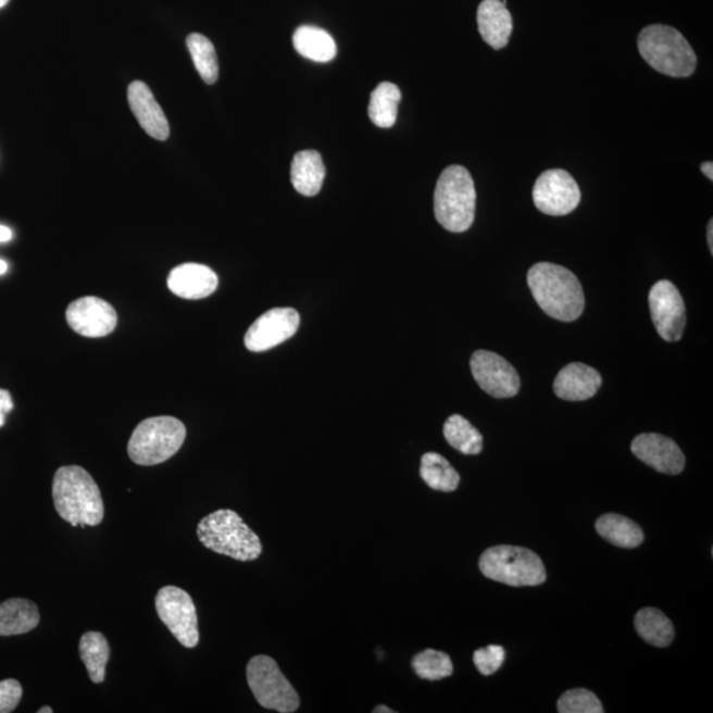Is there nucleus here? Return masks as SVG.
<instances>
[{
  "label": "nucleus",
  "instance_id": "1",
  "mask_svg": "<svg viewBox=\"0 0 713 713\" xmlns=\"http://www.w3.org/2000/svg\"><path fill=\"white\" fill-rule=\"evenodd\" d=\"M527 283L535 301L550 317L571 323L581 316L586 299L581 283L570 270L540 262L528 270Z\"/></svg>",
  "mask_w": 713,
  "mask_h": 713
},
{
  "label": "nucleus",
  "instance_id": "2",
  "mask_svg": "<svg viewBox=\"0 0 713 713\" xmlns=\"http://www.w3.org/2000/svg\"><path fill=\"white\" fill-rule=\"evenodd\" d=\"M52 496L57 512L72 526L102 524L104 508L95 478L82 466H63L53 478Z\"/></svg>",
  "mask_w": 713,
  "mask_h": 713
},
{
  "label": "nucleus",
  "instance_id": "3",
  "mask_svg": "<svg viewBox=\"0 0 713 713\" xmlns=\"http://www.w3.org/2000/svg\"><path fill=\"white\" fill-rule=\"evenodd\" d=\"M198 537L208 550L216 554L251 562L263 551L260 537L230 509H221L200 521Z\"/></svg>",
  "mask_w": 713,
  "mask_h": 713
},
{
  "label": "nucleus",
  "instance_id": "4",
  "mask_svg": "<svg viewBox=\"0 0 713 713\" xmlns=\"http://www.w3.org/2000/svg\"><path fill=\"white\" fill-rule=\"evenodd\" d=\"M476 199L475 182L470 171L451 165L441 172L436 184L435 217L446 230L464 233L475 221Z\"/></svg>",
  "mask_w": 713,
  "mask_h": 713
},
{
  "label": "nucleus",
  "instance_id": "5",
  "mask_svg": "<svg viewBox=\"0 0 713 713\" xmlns=\"http://www.w3.org/2000/svg\"><path fill=\"white\" fill-rule=\"evenodd\" d=\"M637 45L645 61L662 75L685 78L697 70V54L678 29L653 24L641 30Z\"/></svg>",
  "mask_w": 713,
  "mask_h": 713
},
{
  "label": "nucleus",
  "instance_id": "6",
  "mask_svg": "<svg viewBox=\"0 0 713 713\" xmlns=\"http://www.w3.org/2000/svg\"><path fill=\"white\" fill-rule=\"evenodd\" d=\"M186 438L187 428L176 417H149L135 428L128 441V456L138 465L162 464L175 456Z\"/></svg>",
  "mask_w": 713,
  "mask_h": 713
},
{
  "label": "nucleus",
  "instance_id": "7",
  "mask_svg": "<svg viewBox=\"0 0 713 713\" xmlns=\"http://www.w3.org/2000/svg\"><path fill=\"white\" fill-rule=\"evenodd\" d=\"M485 577L510 587H535L546 581V567L535 552L524 547H490L479 558Z\"/></svg>",
  "mask_w": 713,
  "mask_h": 713
},
{
  "label": "nucleus",
  "instance_id": "8",
  "mask_svg": "<svg viewBox=\"0 0 713 713\" xmlns=\"http://www.w3.org/2000/svg\"><path fill=\"white\" fill-rule=\"evenodd\" d=\"M246 678L257 702L263 709L292 713L298 711L300 699L297 690L280 672L278 663L267 655L251 658Z\"/></svg>",
  "mask_w": 713,
  "mask_h": 713
},
{
  "label": "nucleus",
  "instance_id": "9",
  "mask_svg": "<svg viewBox=\"0 0 713 713\" xmlns=\"http://www.w3.org/2000/svg\"><path fill=\"white\" fill-rule=\"evenodd\" d=\"M155 606L158 616L178 642L188 649L200 642L198 612L192 598L182 588L168 586L160 589Z\"/></svg>",
  "mask_w": 713,
  "mask_h": 713
},
{
  "label": "nucleus",
  "instance_id": "10",
  "mask_svg": "<svg viewBox=\"0 0 713 713\" xmlns=\"http://www.w3.org/2000/svg\"><path fill=\"white\" fill-rule=\"evenodd\" d=\"M533 200L538 211L549 216H565L580 204V188L564 170L543 172L535 182Z\"/></svg>",
  "mask_w": 713,
  "mask_h": 713
},
{
  "label": "nucleus",
  "instance_id": "11",
  "mask_svg": "<svg viewBox=\"0 0 713 713\" xmlns=\"http://www.w3.org/2000/svg\"><path fill=\"white\" fill-rule=\"evenodd\" d=\"M651 318L658 334L668 342L679 341L687 323L685 300L672 282L655 283L649 293Z\"/></svg>",
  "mask_w": 713,
  "mask_h": 713
},
{
  "label": "nucleus",
  "instance_id": "12",
  "mask_svg": "<svg viewBox=\"0 0 713 713\" xmlns=\"http://www.w3.org/2000/svg\"><path fill=\"white\" fill-rule=\"evenodd\" d=\"M473 378L485 392L497 399L518 395L521 379L510 362L488 350H477L471 359Z\"/></svg>",
  "mask_w": 713,
  "mask_h": 713
},
{
  "label": "nucleus",
  "instance_id": "13",
  "mask_svg": "<svg viewBox=\"0 0 713 713\" xmlns=\"http://www.w3.org/2000/svg\"><path fill=\"white\" fill-rule=\"evenodd\" d=\"M299 324L300 316L297 310H270L246 332L245 346L250 352H266L297 334Z\"/></svg>",
  "mask_w": 713,
  "mask_h": 713
},
{
  "label": "nucleus",
  "instance_id": "14",
  "mask_svg": "<svg viewBox=\"0 0 713 713\" xmlns=\"http://www.w3.org/2000/svg\"><path fill=\"white\" fill-rule=\"evenodd\" d=\"M66 322L78 335L97 338L112 334L118 323V316L108 301L85 297L67 307Z\"/></svg>",
  "mask_w": 713,
  "mask_h": 713
},
{
  "label": "nucleus",
  "instance_id": "15",
  "mask_svg": "<svg viewBox=\"0 0 713 713\" xmlns=\"http://www.w3.org/2000/svg\"><path fill=\"white\" fill-rule=\"evenodd\" d=\"M631 452L645 464L665 475H679L686 458L676 442L660 434H641L631 442Z\"/></svg>",
  "mask_w": 713,
  "mask_h": 713
},
{
  "label": "nucleus",
  "instance_id": "16",
  "mask_svg": "<svg viewBox=\"0 0 713 713\" xmlns=\"http://www.w3.org/2000/svg\"><path fill=\"white\" fill-rule=\"evenodd\" d=\"M168 288L183 299L199 300L217 290L218 276L212 268L199 263H186L172 270Z\"/></svg>",
  "mask_w": 713,
  "mask_h": 713
},
{
  "label": "nucleus",
  "instance_id": "17",
  "mask_svg": "<svg viewBox=\"0 0 713 713\" xmlns=\"http://www.w3.org/2000/svg\"><path fill=\"white\" fill-rule=\"evenodd\" d=\"M127 98L141 128L153 139L167 140L170 123L149 86L141 82H134L128 86Z\"/></svg>",
  "mask_w": 713,
  "mask_h": 713
},
{
  "label": "nucleus",
  "instance_id": "18",
  "mask_svg": "<svg viewBox=\"0 0 713 713\" xmlns=\"http://www.w3.org/2000/svg\"><path fill=\"white\" fill-rule=\"evenodd\" d=\"M478 33L488 46L500 51L509 45L513 17L506 0H483L477 10Z\"/></svg>",
  "mask_w": 713,
  "mask_h": 713
},
{
  "label": "nucleus",
  "instance_id": "19",
  "mask_svg": "<svg viewBox=\"0 0 713 713\" xmlns=\"http://www.w3.org/2000/svg\"><path fill=\"white\" fill-rule=\"evenodd\" d=\"M601 385L602 378L596 368L575 362L559 372L554 391L564 401L581 402L595 397Z\"/></svg>",
  "mask_w": 713,
  "mask_h": 713
},
{
  "label": "nucleus",
  "instance_id": "20",
  "mask_svg": "<svg viewBox=\"0 0 713 713\" xmlns=\"http://www.w3.org/2000/svg\"><path fill=\"white\" fill-rule=\"evenodd\" d=\"M325 178V165L317 151H300L291 164V183L300 195L312 198L322 190Z\"/></svg>",
  "mask_w": 713,
  "mask_h": 713
},
{
  "label": "nucleus",
  "instance_id": "21",
  "mask_svg": "<svg viewBox=\"0 0 713 713\" xmlns=\"http://www.w3.org/2000/svg\"><path fill=\"white\" fill-rule=\"evenodd\" d=\"M40 614L35 602L11 599L0 604V636H20L38 626Z\"/></svg>",
  "mask_w": 713,
  "mask_h": 713
},
{
  "label": "nucleus",
  "instance_id": "22",
  "mask_svg": "<svg viewBox=\"0 0 713 713\" xmlns=\"http://www.w3.org/2000/svg\"><path fill=\"white\" fill-rule=\"evenodd\" d=\"M292 42L301 57L316 63H329L337 54L334 38L323 28L301 26L295 30Z\"/></svg>",
  "mask_w": 713,
  "mask_h": 713
},
{
  "label": "nucleus",
  "instance_id": "23",
  "mask_svg": "<svg viewBox=\"0 0 713 713\" xmlns=\"http://www.w3.org/2000/svg\"><path fill=\"white\" fill-rule=\"evenodd\" d=\"M596 530L606 542L621 549H636L645 539L642 528L635 521L620 514L601 515L596 521Z\"/></svg>",
  "mask_w": 713,
  "mask_h": 713
},
{
  "label": "nucleus",
  "instance_id": "24",
  "mask_svg": "<svg viewBox=\"0 0 713 713\" xmlns=\"http://www.w3.org/2000/svg\"><path fill=\"white\" fill-rule=\"evenodd\" d=\"M635 626L645 641L656 648H667L674 641L675 630L665 613L655 608H645L636 614Z\"/></svg>",
  "mask_w": 713,
  "mask_h": 713
},
{
  "label": "nucleus",
  "instance_id": "25",
  "mask_svg": "<svg viewBox=\"0 0 713 713\" xmlns=\"http://www.w3.org/2000/svg\"><path fill=\"white\" fill-rule=\"evenodd\" d=\"M79 656L93 684H102L107 676V666L110 660L108 639L101 633L88 631L79 639Z\"/></svg>",
  "mask_w": 713,
  "mask_h": 713
},
{
  "label": "nucleus",
  "instance_id": "26",
  "mask_svg": "<svg viewBox=\"0 0 713 713\" xmlns=\"http://www.w3.org/2000/svg\"><path fill=\"white\" fill-rule=\"evenodd\" d=\"M402 100L401 90L396 84L383 83L373 90L368 103V116L374 125L380 128H390L396 125L398 104Z\"/></svg>",
  "mask_w": 713,
  "mask_h": 713
},
{
  "label": "nucleus",
  "instance_id": "27",
  "mask_svg": "<svg viewBox=\"0 0 713 713\" xmlns=\"http://www.w3.org/2000/svg\"><path fill=\"white\" fill-rule=\"evenodd\" d=\"M421 476L429 488L446 491V493L456 490L460 484L459 473L450 464V461L435 452L423 454Z\"/></svg>",
  "mask_w": 713,
  "mask_h": 713
},
{
  "label": "nucleus",
  "instance_id": "28",
  "mask_svg": "<svg viewBox=\"0 0 713 713\" xmlns=\"http://www.w3.org/2000/svg\"><path fill=\"white\" fill-rule=\"evenodd\" d=\"M442 433H445L448 445L461 453L478 454L483 451V435L461 415L448 417Z\"/></svg>",
  "mask_w": 713,
  "mask_h": 713
},
{
  "label": "nucleus",
  "instance_id": "29",
  "mask_svg": "<svg viewBox=\"0 0 713 713\" xmlns=\"http://www.w3.org/2000/svg\"><path fill=\"white\" fill-rule=\"evenodd\" d=\"M187 46L201 78L209 85L216 83L218 61L212 41L200 34H192L188 36Z\"/></svg>",
  "mask_w": 713,
  "mask_h": 713
},
{
  "label": "nucleus",
  "instance_id": "30",
  "mask_svg": "<svg viewBox=\"0 0 713 713\" xmlns=\"http://www.w3.org/2000/svg\"><path fill=\"white\" fill-rule=\"evenodd\" d=\"M413 668L420 678L427 680H440L453 674L450 655L434 649H427L416 654L413 660Z\"/></svg>",
  "mask_w": 713,
  "mask_h": 713
},
{
  "label": "nucleus",
  "instance_id": "31",
  "mask_svg": "<svg viewBox=\"0 0 713 713\" xmlns=\"http://www.w3.org/2000/svg\"><path fill=\"white\" fill-rule=\"evenodd\" d=\"M558 711L561 713H604L602 704L592 691L576 688L564 692L558 700Z\"/></svg>",
  "mask_w": 713,
  "mask_h": 713
},
{
  "label": "nucleus",
  "instance_id": "32",
  "mask_svg": "<svg viewBox=\"0 0 713 713\" xmlns=\"http://www.w3.org/2000/svg\"><path fill=\"white\" fill-rule=\"evenodd\" d=\"M506 651L500 645H490L488 648L478 649L473 654V662L479 673L485 676L493 675L505 662Z\"/></svg>",
  "mask_w": 713,
  "mask_h": 713
},
{
  "label": "nucleus",
  "instance_id": "33",
  "mask_svg": "<svg viewBox=\"0 0 713 713\" xmlns=\"http://www.w3.org/2000/svg\"><path fill=\"white\" fill-rule=\"evenodd\" d=\"M23 697V688L15 679L0 681V713H10L20 704Z\"/></svg>",
  "mask_w": 713,
  "mask_h": 713
},
{
  "label": "nucleus",
  "instance_id": "34",
  "mask_svg": "<svg viewBox=\"0 0 713 713\" xmlns=\"http://www.w3.org/2000/svg\"><path fill=\"white\" fill-rule=\"evenodd\" d=\"M14 409V403H12V398L8 390L0 389V427L4 426L5 415Z\"/></svg>",
  "mask_w": 713,
  "mask_h": 713
},
{
  "label": "nucleus",
  "instance_id": "35",
  "mask_svg": "<svg viewBox=\"0 0 713 713\" xmlns=\"http://www.w3.org/2000/svg\"><path fill=\"white\" fill-rule=\"evenodd\" d=\"M12 238V232L8 226L0 225V242H9Z\"/></svg>",
  "mask_w": 713,
  "mask_h": 713
},
{
  "label": "nucleus",
  "instance_id": "36",
  "mask_svg": "<svg viewBox=\"0 0 713 713\" xmlns=\"http://www.w3.org/2000/svg\"><path fill=\"white\" fill-rule=\"evenodd\" d=\"M700 170H702V172H703V174L706 178H710L711 182L713 180V163L712 162L703 163L702 167H700Z\"/></svg>",
  "mask_w": 713,
  "mask_h": 713
},
{
  "label": "nucleus",
  "instance_id": "37",
  "mask_svg": "<svg viewBox=\"0 0 713 713\" xmlns=\"http://www.w3.org/2000/svg\"><path fill=\"white\" fill-rule=\"evenodd\" d=\"M706 239H709V246L711 254H713V221H710L709 229H706Z\"/></svg>",
  "mask_w": 713,
  "mask_h": 713
},
{
  "label": "nucleus",
  "instance_id": "38",
  "mask_svg": "<svg viewBox=\"0 0 713 713\" xmlns=\"http://www.w3.org/2000/svg\"><path fill=\"white\" fill-rule=\"evenodd\" d=\"M374 713H392L395 711L390 710L389 706L378 705L373 710Z\"/></svg>",
  "mask_w": 713,
  "mask_h": 713
},
{
  "label": "nucleus",
  "instance_id": "39",
  "mask_svg": "<svg viewBox=\"0 0 713 713\" xmlns=\"http://www.w3.org/2000/svg\"><path fill=\"white\" fill-rule=\"evenodd\" d=\"M8 268H9L8 263L0 260V275L8 273Z\"/></svg>",
  "mask_w": 713,
  "mask_h": 713
},
{
  "label": "nucleus",
  "instance_id": "40",
  "mask_svg": "<svg viewBox=\"0 0 713 713\" xmlns=\"http://www.w3.org/2000/svg\"><path fill=\"white\" fill-rule=\"evenodd\" d=\"M52 712L53 710L51 709V706H42V709L39 710V713H52Z\"/></svg>",
  "mask_w": 713,
  "mask_h": 713
},
{
  "label": "nucleus",
  "instance_id": "41",
  "mask_svg": "<svg viewBox=\"0 0 713 713\" xmlns=\"http://www.w3.org/2000/svg\"><path fill=\"white\" fill-rule=\"evenodd\" d=\"M10 0H0V9H3L5 4H8Z\"/></svg>",
  "mask_w": 713,
  "mask_h": 713
}]
</instances>
